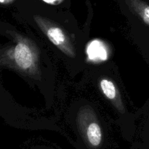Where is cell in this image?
Returning a JSON list of instances; mask_svg holds the SVG:
<instances>
[{
    "mask_svg": "<svg viewBox=\"0 0 149 149\" xmlns=\"http://www.w3.org/2000/svg\"><path fill=\"white\" fill-rule=\"evenodd\" d=\"M130 7L142 19L143 21L149 26V4L142 1H127Z\"/></svg>",
    "mask_w": 149,
    "mask_h": 149,
    "instance_id": "277c9868",
    "label": "cell"
},
{
    "mask_svg": "<svg viewBox=\"0 0 149 149\" xmlns=\"http://www.w3.org/2000/svg\"><path fill=\"white\" fill-rule=\"evenodd\" d=\"M14 1H0L1 4H11Z\"/></svg>",
    "mask_w": 149,
    "mask_h": 149,
    "instance_id": "ba28073f",
    "label": "cell"
},
{
    "mask_svg": "<svg viewBox=\"0 0 149 149\" xmlns=\"http://www.w3.org/2000/svg\"><path fill=\"white\" fill-rule=\"evenodd\" d=\"M44 2L47 3V4H52V5H58L63 2L62 0H52V1H47V0H44Z\"/></svg>",
    "mask_w": 149,
    "mask_h": 149,
    "instance_id": "52a82bcc",
    "label": "cell"
},
{
    "mask_svg": "<svg viewBox=\"0 0 149 149\" xmlns=\"http://www.w3.org/2000/svg\"><path fill=\"white\" fill-rule=\"evenodd\" d=\"M87 53L89 59L95 62L104 61L108 58V52L104 44L100 40H94L87 46Z\"/></svg>",
    "mask_w": 149,
    "mask_h": 149,
    "instance_id": "3957f363",
    "label": "cell"
},
{
    "mask_svg": "<svg viewBox=\"0 0 149 149\" xmlns=\"http://www.w3.org/2000/svg\"><path fill=\"white\" fill-rule=\"evenodd\" d=\"M17 37V45L7 53L8 58L13 61L18 69L30 71L34 68L37 56L34 47H31L30 42L20 36Z\"/></svg>",
    "mask_w": 149,
    "mask_h": 149,
    "instance_id": "6da1fadb",
    "label": "cell"
},
{
    "mask_svg": "<svg viewBox=\"0 0 149 149\" xmlns=\"http://www.w3.org/2000/svg\"><path fill=\"white\" fill-rule=\"evenodd\" d=\"M100 88L103 94L109 100H113L116 98V89L113 83L109 79H102L100 81Z\"/></svg>",
    "mask_w": 149,
    "mask_h": 149,
    "instance_id": "8992f818",
    "label": "cell"
},
{
    "mask_svg": "<svg viewBox=\"0 0 149 149\" xmlns=\"http://www.w3.org/2000/svg\"><path fill=\"white\" fill-rule=\"evenodd\" d=\"M34 19L39 28L53 45L58 47L68 56L74 57L75 55L74 47L69 38L61 28L41 16H35Z\"/></svg>",
    "mask_w": 149,
    "mask_h": 149,
    "instance_id": "7a4b0ae2",
    "label": "cell"
},
{
    "mask_svg": "<svg viewBox=\"0 0 149 149\" xmlns=\"http://www.w3.org/2000/svg\"><path fill=\"white\" fill-rule=\"evenodd\" d=\"M87 137L90 145L94 147L100 146L102 141V132L98 124L93 122L87 130Z\"/></svg>",
    "mask_w": 149,
    "mask_h": 149,
    "instance_id": "5b68a950",
    "label": "cell"
}]
</instances>
